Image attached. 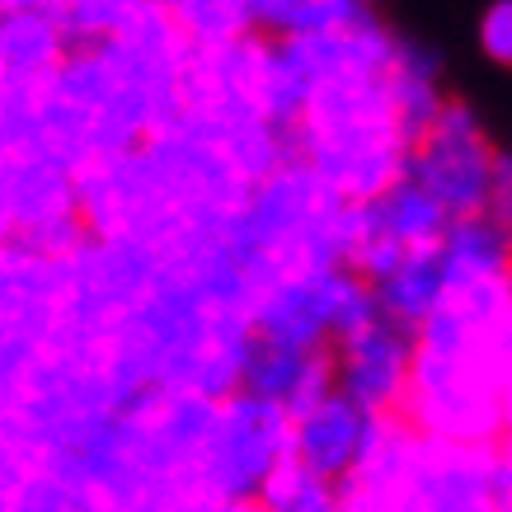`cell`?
Here are the masks:
<instances>
[{
	"instance_id": "cell-12",
	"label": "cell",
	"mask_w": 512,
	"mask_h": 512,
	"mask_svg": "<svg viewBox=\"0 0 512 512\" xmlns=\"http://www.w3.org/2000/svg\"><path fill=\"white\" fill-rule=\"evenodd\" d=\"M254 503H259V508H268V512H339L343 508L339 484L320 480V475H315V470H306L296 456H287V461L268 475Z\"/></svg>"
},
{
	"instance_id": "cell-2",
	"label": "cell",
	"mask_w": 512,
	"mask_h": 512,
	"mask_svg": "<svg viewBox=\"0 0 512 512\" xmlns=\"http://www.w3.org/2000/svg\"><path fill=\"white\" fill-rule=\"evenodd\" d=\"M498 146L489 137V127L466 99L451 94L442 113L423 127V137L409 151V179L442 202V212L451 221L489 217V188H494V165Z\"/></svg>"
},
{
	"instance_id": "cell-7",
	"label": "cell",
	"mask_w": 512,
	"mask_h": 512,
	"mask_svg": "<svg viewBox=\"0 0 512 512\" xmlns=\"http://www.w3.org/2000/svg\"><path fill=\"white\" fill-rule=\"evenodd\" d=\"M447 296V264H442V245L437 249H414L404 254L400 268H390L386 278L376 282V306L386 320H395L400 329L419 334L428 320L437 315Z\"/></svg>"
},
{
	"instance_id": "cell-9",
	"label": "cell",
	"mask_w": 512,
	"mask_h": 512,
	"mask_svg": "<svg viewBox=\"0 0 512 512\" xmlns=\"http://www.w3.org/2000/svg\"><path fill=\"white\" fill-rule=\"evenodd\" d=\"M390 94H395V109L404 118V132L419 141L423 127L433 123L442 104L451 99L447 85H442V57L433 47L414 43V38H400V52L390 66Z\"/></svg>"
},
{
	"instance_id": "cell-14",
	"label": "cell",
	"mask_w": 512,
	"mask_h": 512,
	"mask_svg": "<svg viewBox=\"0 0 512 512\" xmlns=\"http://www.w3.org/2000/svg\"><path fill=\"white\" fill-rule=\"evenodd\" d=\"M489 217L512 235V151H498L494 188H489Z\"/></svg>"
},
{
	"instance_id": "cell-15",
	"label": "cell",
	"mask_w": 512,
	"mask_h": 512,
	"mask_svg": "<svg viewBox=\"0 0 512 512\" xmlns=\"http://www.w3.org/2000/svg\"><path fill=\"white\" fill-rule=\"evenodd\" d=\"M254 512H268V508H259V503H254Z\"/></svg>"
},
{
	"instance_id": "cell-11",
	"label": "cell",
	"mask_w": 512,
	"mask_h": 512,
	"mask_svg": "<svg viewBox=\"0 0 512 512\" xmlns=\"http://www.w3.org/2000/svg\"><path fill=\"white\" fill-rule=\"evenodd\" d=\"M442 264L456 282H512V235L494 217L451 221Z\"/></svg>"
},
{
	"instance_id": "cell-8",
	"label": "cell",
	"mask_w": 512,
	"mask_h": 512,
	"mask_svg": "<svg viewBox=\"0 0 512 512\" xmlns=\"http://www.w3.org/2000/svg\"><path fill=\"white\" fill-rule=\"evenodd\" d=\"M367 207V226L376 235H386L390 245L400 249H437L451 231V217L442 212V202H433L414 179H400V184L381 193L376 202H362Z\"/></svg>"
},
{
	"instance_id": "cell-1",
	"label": "cell",
	"mask_w": 512,
	"mask_h": 512,
	"mask_svg": "<svg viewBox=\"0 0 512 512\" xmlns=\"http://www.w3.org/2000/svg\"><path fill=\"white\" fill-rule=\"evenodd\" d=\"M503 329H484L437 306V315L419 329L409 400L400 409V419L414 433L451 447L503 442V376L494 357Z\"/></svg>"
},
{
	"instance_id": "cell-13",
	"label": "cell",
	"mask_w": 512,
	"mask_h": 512,
	"mask_svg": "<svg viewBox=\"0 0 512 512\" xmlns=\"http://www.w3.org/2000/svg\"><path fill=\"white\" fill-rule=\"evenodd\" d=\"M475 43L494 66L512 71V0H489L475 24Z\"/></svg>"
},
{
	"instance_id": "cell-5",
	"label": "cell",
	"mask_w": 512,
	"mask_h": 512,
	"mask_svg": "<svg viewBox=\"0 0 512 512\" xmlns=\"http://www.w3.org/2000/svg\"><path fill=\"white\" fill-rule=\"evenodd\" d=\"M376 433H381V419L334 390L292 419V456L320 480L348 484L367 461V451L376 447Z\"/></svg>"
},
{
	"instance_id": "cell-6",
	"label": "cell",
	"mask_w": 512,
	"mask_h": 512,
	"mask_svg": "<svg viewBox=\"0 0 512 512\" xmlns=\"http://www.w3.org/2000/svg\"><path fill=\"white\" fill-rule=\"evenodd\" d=\"M240 390L254 400H268L287 414H306L311 404L334 395V348H282L268 339H245V367H240Z\"/></svg>"
},
{
	"instance_id": "cell-4",
	"label": "cell",
	"mask_w": 512,
	"mask_h": 512,
	"mask_svg": "<svg viewBox=\"0 0 512 512\" xmlns=\"http://www.w3.org/2000/svg\"><path fill=\"white\" fill-rule=\"evenodd\" d=\"M414 348L419 334L381 315L334 343V386L376 419H400L409 400V376H414Z\"/></svg>"
},
{
	"instance_id": "cell-10",
	"label": "cell",
	"mask_w": 512,
	"mask_h": 512,
	"mask_svg": "<svg viewBox=\"0 0 512 512\" xmlns=\"http://www.w3.org/2000/svg\"><path fill=\"white\" fill-rule=\"evenodd\" d=\"M381 15L376 0H259L254 5V29L264 38H320V33L353 29L362 19Z\"/></svg>"
},
{
	"instance_id": "cell-3",
	"label": "cell",
	"mask_w": 512,
	"mask_h": 512,
	"mask_svg": "<svg viewBox=\"0 0 512 512\" xmlns=\"http://www.w3.org/2000/svg\"><path fill=\"white\" fill-rule=\"evenodd\" d=\"M292 456V414L254 395H231L212 414V433L202 447V475L212 503H254L264 480Z\"/></svg>"
}]
</instances>
